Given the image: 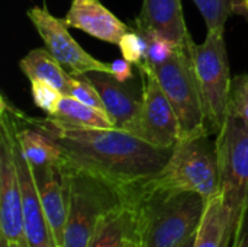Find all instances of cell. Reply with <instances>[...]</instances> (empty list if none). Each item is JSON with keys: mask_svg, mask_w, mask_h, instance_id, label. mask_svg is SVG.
Returning a JSON list of instances; mask_svg holds the SVG:
<instances>
[{"mask_svg": "<svg viewBox=\"0 0 248 247\" xmlns=\"http://www.w3.org/2000/svg\"><path fill=\"white\" fill-rule=\"evenodd\" d=\"M9 105V103H7ZM15 121V132L22 148V153L31 167L57 166L64 163V153L61 147L45 132L20 122L15 114V108L9 105Z\"/></svg>", "mask_w": 248, "mask_h": 247, "instance_id": "obj_17", "label": "cell"}, {"mask_svg": "<svg viewBox=\"0 0 248 247\" xmlns=\"http://www.w3.org/2000/svg\"><path fill=\"white\" fill-rule=\"evenodd\" d=\"M0 229L7 243L26 242L23 204L7 125L0 121Z\"/></svg>", "mask_w": 248, "mask_h": 247, "instance_id": "obj_11", "label": "cell"}, {"mask_svg": "<svg viewBox=\"0 0 248 247\" xmlns=\"http://www.w3.org/2000/svg\"><path fill=\"white\" fill-rule=\"evenodd\" d=\"M153 71L176 112L180 140L209 134L198 80L186 47H179L167 63L153 68Z\"/></svg>", "mask_w": 248, "mask_h": 247, "instance_id": "obj_6", "label": "cell"}, {"mask_svg": "<svg viewBox=\"0 0 248 247\" xmlns=\"http://www.w3.org/2000/svg\"><path fill=\"white\" fill-rule=\"evenodd\" d=\"M39 199L58 246L62 247L68 213V188L62 165L32 167Z\"/></svg>", "mask_w": 248, "mask_h": 247, "instance_id": "obj_12", "label": "cell"}, {"mask_svg": "<svg viewBox=\"0 0 248 247\" xmlns=\"http://www.w3.org/2000/svg\"><path fill=\"white\" fill-rule=\"evenodd\" d=\"M134 28L158 33L179 45H185L189 35L180 0H144Z\"/></svg>", "mask_w": 248, "mask_h": 247, "instance_id": "obj_15", "label": "cell"}, {"mask_svg": "<svg viewBox=\"0 0 248 247\" xmlns=\"http://www.w3.org/2000/svg\"><path fill=\"white\" fill-rule=\"evenodd\" d=\"M195 239H196V233H195L192 237H189L185 243H182L179 247H193V245H195Z\"/></svg>", "mask_w": 248, "mask_h": 247, "instance_id": "obj_30", "label": "cell"}, {"mask_svg": "<svg viewBox=\"0 0 248 247\" xmlns=\"http://www.w3.org/2000/svg\"><path fill=\"white\" fill-rule=\"evenodd\" d=\"M99 92L105 111L113 121L115 127L122 130L138 112L142 100V89L116 80L110 73L89 71L83 74Z\"/></svg>", "mask_w": 248, "mask_h": 247, "instance_id": "obj_14", "label": "cell"}, {"mask_svg": "<svg viewBox=\"0 0 248 247\" xmlns=\"http://www.w3.org/2000/svg\"><path fill=\"white\" fill-rule=\"evenodd\" d=\"M1 247H7V243H6L4 239H1Z\"/></svg>", "mask_w": 248, "mask_h": 247, "instance_id": "obj_33", "label": "cell"}, {"mask_svg": "<svg viewBox=\"0 0 248 247\" xmlns=\"http://www.w3.org/2000/svg\"><path fill=\"white\" fill-rule=\"evenodd\" d=\"M147 189L196 192L206 201L219 194L217 140L211 134L182 138L160 173L142 183Z\"/></svg>", "mask_w": 248, "mask_h": 247, "instance_id": "obj_4", "label": "cell"}, {"mask_svg": "<svg viewBox=\"0 0 248 247\" xmlns=\"http://www.w3.org/2000/svg\"><path fill=\"white\" fill-rule=\"evenodd\" d=\"M142 100L135 116L122 128L134 137L161 148H173L180 140L176 112L153 70L141 71Z\"/></svg>", "mask_w": 248, "mask_h": 247, "instance_id": "obj_8", "label": "cell"}, {"mask_svg": "<svg viewBox=\"0 0 248 247\" xmlns=\"http://www.w3.org/2000/svg\"><path fill=\"white\" fill-rule=\"evenodd\" d=\"M202 13L208 31L224 29L232 15V0H193Z\"/></svg>", "mask_w": 248, "mask_h": 247, "instance_id": "obj_22", "label": "cell"}, {"mask_svg": "<svg viewBox=\"0 0 248 247\" xmlns=\"http://www.w3.org/2000/svg\"><path fill=\"white\" fill-rule=\"evenodd\" d=\"M228 114L248 125V74L232 77Z\"/></svg>", "mask_w": 248, "mask_h": 247, "instance_id": "obj_24", "label": "cell"}, {"mask_svg": "<svg viewBox=\"0 0 248 247\" xmlns=\"http://www.w3.org/2000/svg\"><path fill=\"white\" fill-rule=\"evenodd\" d=\"M68 96H73L74 99H77V100H80V102H83L86 105H90V106H94V108H99V109L105 111V105L102 102V98H100L99 92L96 90V87L83 74L70 76Z\"/></svg>", "mask_w": 248, "mask_h": 247, "instance_id": "obj_26", "label": "cell"}, {"mask_svg": "<svg viewBox=\"0 0 248 247\" xmlns=\"http://www.w3.org/2000/svg\"><path fill=\"white\" fill-rule=\"evenodd\" d=\"M28 17L42 38L45 48L71 76L86 74L89 71L110 73V66L90 55L70 33L64 19L52 16L44 7H32Z\"/></svg>", "mask_w": 248, "mask_h": 247, "instance_id": "obj_10", "label": "cell"}, {"mask_svg": "<svg viewBox=\"0 0 248 247\" xmlns=\"http://www.w3.org/2000/svg\"><path fill=\"white\" fill-rule=\"evenodd\" d=\"M31 93L35 106L44 111L46 116H52L55 114L62 98V93L57 87L41 80L31 82Z\"/></svg>", "mask_w": 248, "mask_h": 247, "instance_id": "obj_25", "label": "cell"}, {"mask_svg": "<svg viewBox=\"0 0 248 247\" xmlns=\"http://www.w3.org/2000/svg\"><path fill=\"white\" fill-rule=\"evenodd\" d=\"M198 80L209 134H218L228 115L231 71L225 47L224 29L208 31L202 44H196L189 33L185 44Z\"/></svg>", "mask_w": 248, "mask_h": 247, "instance_id": "obj_5", "label": "cell"}, {"mask_svg": "<svg viewBox=\"0 0 248 247\" xmlns=\"http://www.w3.org/2000/svg\"><path fill=\"white\" fill-rule=\"evenodd\" d=\"M122 247H140V246H138V243H137V240H135V239H128V240L122 245Z\"/></svg>", "mask_w": 248, "mask_h": 247, "instance_id": "obj_31", "label": "cell"}, {"mask_svg": "<svg viewBox=\"0 0 248 247\" xmlns=\"http://www.w3.org/2000/svg\"><path fill=\"white\" fill-rule=\"evenodd\" d=\"M219 163V194L238 227L248 210V125L227 115L217 134Z\"/></svg>", "mask_w": 248, "mask_h": 247, "instance_id": "obj_7", "label": "cell"}, {"mask_svg": "<svg viewBox=\"0 0 248 247\" xmlns=\"http://www.w3.org/2000/svg\"><path fill=\"white\" fill-rule=\"evenodd\" d=\"M231 247H248V210L244 213V215L237 227Z\"/></svg>", "mask_w": 248, "mask_h": 247, "instance_id": "obj_28", "label": "cell"}, {"mask_svg": "<svg viewBox=\"0 0 248 247\" xmlns=\"http://www.w3.org/2000/svg\"><path fill=\"white\" fill-rule=\"evenodd\" d=\"M68 188V213L62 247H89L99 221L128 205L126 194L108 179L62 163Z\"/></svg>", "mask_w": 248, "mask_h": 247, "instance_id": "obj_3", "label": "cell"}, {"mask_svg": "<svg viewBox=\"0 0 248 247\" xmlns=\"http://www.w3.org/2000/svg\"><path fill=\"white\" fill-rule=\"evenodd\" d=\"M17 119L49 135L62 150L64 163L87 170L119 186L128 204L137 189L161 172L173 148L151 146L119 128L76 127L49 116H26L15 109Z\"/></svg>", "mask_w": 248, "mask_h": 247, "instance_id": "obj_1", "label": "cell"}, {"mask_svg": "<svg viewBox=\"0 0 248 247\" xmlns=\"http://www.w3.org/2000/svg\"><path fill=\"white\" fill-rule=\"evenodd\" d=\"M237 226L221 194L206 201L193 247H231Z\"/></svg>", "mask_w": 248, "mask_h": 247, "instance_id": "obj_16", "label": "cell"}, {"mask_svg": "<svg viewBox=\"0 0 248 247\" xmlns=\"http://www.w3.org/2000/svg\"><path fill=\"white\" fill-rule=\"evenodd\" d=\"M109 66H110V74L119 82H128L134 76L132 73L134 64L125 58H116L112 63H109Z\"/></svg>", "mask_w": 248, "mask_h": 247, "instance_id": "obj_27", "label": "cell"}, {"mask_svg": "<svg viewBox=\"0 0 248 247\" xmlns=\"http://www.w3.org/2000/svg\"><path fill=\"white\" fill-rule=\"evenodd\" d=\"M10 134V144H12V153L17 169L19 183H20V192H22V204H23V230H25V240L29 247H60L55 236L52 233V229L49 226V221L44 213L39 194L36 189V183L32 175V167L25 159L22 148L19 146V141L16 138L15 132V121L10 114L9 105L6 99H1V118Z\"/></svg>", "mask_w": 248, "mask_h": 247, "instance_id": "obj_9", "label": "cell"}, {"mask_svg": "<svg viewBox=\"0 0 248 247\" xmlns=\"http://www.w3.org/2000/svg\"><path fill=\"white\" fill-rule=\"evenodd\" d=\"M19 67L29 82L41 80L57 87L62 95H68L70 76L65 68L54 58L46 48H35L29 51L20 61Z\"/></svg>", "mask_w": 248, "mask_h": 247, "instance_id": "obj_19", "label": "cell"}, {"mask_svg": "<svg viewBox=\"0 0 248 247\" xmlns=\"http://www.w3.org/2000/svg\"><path fill=\"white\" fill-rule=\"evenodd\" d=\"M135 240L140 247H179L202 221L206 199L196 192L147 189L135 192Z\"/></svg>", "mask_w": 248, "mask_h": 247, "instance_id": "obj_2", "label": "cell"}, {"mask_svg": "<svg viewBox=\"0 0 248 247\" xmlns=\"http://www.w3.org/2000/svg\"><path fill=\"white\" fill-rule=\"evenodd\" d=\"M49 118L76 127L116 128L113 121L105 111L86 105L68 95H62L55 114Z\"/></svg>", "mask_w": 248, "mask_h": 247, "instance_id": "obj_20", "label": "cell"}, {"mask_svg": "<svg viewBox=\"0 0 248 247\" xmlns=\"http://www.w3.org/2000/svg\"><path fill=\"white\" fill-rule=\"evenodd\" d=\"M64 20L68 28L80 29L109 44H119L122 36L131 29L100 0H73Z\"/></svg>", "mask_w": 248, "mask_h": 247, "instance_id": "obj_13", "label": "cell"}, {"mask_svg": "<svg viewBox=\"0 0 248 247\" xmlns=\"http://www.w3.org/2000/svg\"><path fill=\"white\" fill-rule=\"evenodd\" d=\"M232 15H240L248 19V0H232Z\"/></svg>", "mask_w": 248, "mask_h": 247, "instance_id": "obj_29", "label": "cell"}, {"mask_svg": "<svg viewBox=\"0 0 248 247\" xmlns=\"http://www.w3.org/2000/svg\"><path fill=\"white\" fill-rule=\"evenodd\" d=\"M144 35L147 38V63H145V68H142L140 71L153 70V68L167 63L174 55L177 48L182 47V45H179V44H176V42L170 41L169 38H164L158 33L147 32Z\"/></svg>", "mask_w": 248, "mask_h": 247, "instance_id": "obj_21", "label": "cell"}, {"mask_svg": "<svg viewBox=\"0 0 248 247\" xmlns=\"http://www.w3.org/2000/svg\"><path fill=\"white\" fill-rule=\"evenodd\" d=\"M119 48L122 57L132 63L140 70L145 68L147 63V38L142 32L134 29L128 31L119 41Z\"/></svg>", "mask_w": 248, "mask_h": 247, "instance_id": "obj_23", "label": "cell"}, {"mask_svg": "<svg viewBox=\"0 0 248 247\" xmlns=\"http://www.w3.org/2000/svg\"><path fill=\"white\" fill-rule=\"evenodd\" d=\"M7 243V242H6ZM7 247H29L26 242H16V243H7Z\"/></svg>", "mask_w": 248, "mask_h": 247, "instance_id": "obj_32", "label": "cell"}, {"mask_svg": "<svg viewBox=\"0 0 248 247\" xmlns=\"http://www.w3.org/2000/svg\"><path fill=\"white\" fill-rule=\"evenodd\" d=\"M135 229L134 208L122 205L99 221L89 247H122L128 239H135Z\"/></svg>", "mask_w": 248, "mask_h": 247, "instance_id": "obj_18", "label": "cell"}]
</instances>
